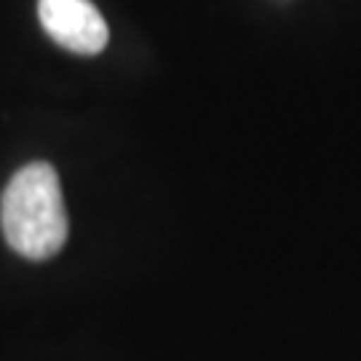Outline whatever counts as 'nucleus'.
<instances>
[{"mask_svg":"<svg viewBox=\"0 0 361 361\" xmlns=\"http://www.w3.org/2000/svg\"><path fill=\"white\" fill-rule=\"evenodd\" d=\"M3 235L27 259L54 257L67 241V209L51 164H27L11 177L0 198Z\"/></svg>","mask_w":361,"mask_h":361,"instance_id":"1","label":"nucleus"},{"mask_svg":"<svg viewBox=\"0 0 361 361\" xmlns=\"http://www.w3.org/2000/svg\"><path fill=\"white\" fill-rule=\"evenodd\" d=\"M38 16L43 30L67 51L94 56L107 46V25L89 0H40Z\"/></svg>","mask_w":361,"mask_h":361,"instance_id":"2","label":"nucleus"}]
</instances>
